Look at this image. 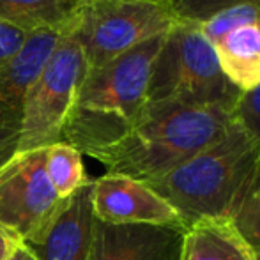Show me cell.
Returning a JSON list of instances; mask_svg holds the SVG:
<instances>
[{
    "label": "cell",
    "instance_id": "cell-1",
    "mask_svg": "<svg viewBox=\"0 0 260 260\" xmlns=\"http://www.w3.org/2000/svg\"><path fill=\"white\" fill-rule=\"evenodd\" d=\"M258 182L260 144L236 117L214 144L145 184L177 211L186 230L204 219H234Z\"/></svg>",
    "mask_w": 260,
    "mask_h": 260
},
{
    "label": "cell",
    "instance_id": "cell-2",
    "mask_svg": "<svg viewBox=\"0 0 260 260\" xmlns=\"http://www.w3.org/2000/svg\"><path fill=\"white\" fill-rule=\"evenodd\" d=\"M234 120L236 113L221 108L147 103L127 129L87 156L103 163L106 174L151 182L214 144Z\"/></svg>",
    "mask_w": 260,
    "mask_h": 260
},
{
    "label": "cell",
    "instance_id": "cell-3",
    "mask_svg": "<svg viewBox=\"0 0 260 260\" xmlns=\"http://www.w3.org/2000/svg\"><path fill=\"white\" fill-rule=\"evenodd\" d=\"M163 36L122 53L108 64L87 69L66 122L62 142L87 154L117 138L140 117L147 105V89Z\"/></svg>",
    "mask_w": 260,
    "mask_h": 260
},
{
    "label": "cell",
    "instance_id": "cell-4",
    "mask_svg": "<svg viewBox=\"0 0 260 260\" xmlns=\"http://www.w3.org/2000/svg\"><path fill=\"white\" fill-rule=\"evenodd\" d=\"M243 96L223 75L214 46L199 23L175 21L152 62L147 103L221 108L236 113Z\"/></svg>",
    "mask_w": 260,
    "mask_h": 260
},
{
    "label": "cell",
    "instance_id": "cell-5",
    "mask_svg": "<svg viewBox=\"0 0 260 260\" xmlns=\"http://www.w3.org/2000/svg\"><path fill=\"white\" fill-rule=\"evenodd\" d=\"M165 4L151 0H82L66 38L80 46L87 69L108 64L175 23Z\"/></svg>",
    "mask_w": 260,
    "mask_h": 260
},
{
    "label": "cell",
    "instance_id": "cell-6",
    "mask_svg": "<svg viewBox=\"0 0 260 260\" xmlns=\"http://www.w3.org/2000/svg\"><path fill=\"white\" fill-rule=\"evenodd\" d=\"M85 73L87 64L80 46L60 36L27 92L16 152L46 149L62 142L66 122Z\"/></svg>",
    "mask_w": 260,
    "mask_h": 260
},
{
    "label": "cell",
    "instance_id": "cell-7",
    "mask_svg": "<svg viewBox=\"0 0 260 260\" xmlns=\"http://www.w3.org/2000/svg\"><path fill=\"white\" fill-rule=\"evenodd\" d=\"M46 149L16 152L0 167V225L36 248L58 218L68 199L55 193L46 175Z\"/></svg>",
    "mask_w": 260,
    "mask_h": 260
},
{
    "label": "cell",
    "instance_id": "cell-8",
    "mask_svg": "<svg viewBox=\"0 0 260 260\" xmlns=\"http://www.w3.org/2000/svg\"><path fill=\"white\" fill-rule=\"evenodd\" d=\"M200 30L214 46L223 75L241 90L260 83V9L237 6L200 23Z\"/></svg>",
    "mask_w": 260,
    "mask_h": 260
},
{
    "label": "cell",
    "instance_id": "cell-9",
    "mask_svg": "<svg viewBox=\"0 0 260 260\" xmlns=\"http://www.w3.org/2000/svg\"><path fill=\"white\" fill-rule=\"evenodd\" d=\"M58 38L48 30L28 34L20 52L0 68V167L16 154L27 92Z\"/></svg>",
    "mask_w": 260,
    "mask_h": 260
},
{
    "label": "cell",
    "instance_id": "cell-10",
    "mask_svg": "<svg viewBox=\"0 0 260 260\" xmlns=\"http://www.w3.org/2000/svg\"><path fill=\"white\" fill-rule=\"evenodd\" d=\"M92 209L100 221L112 225H157L182 229L177 211L149 184L119 174L92 181Z\"/></svg>",
    "mask_w": 260,
    "mask_h": 260
},
{
    "label": "cell",
    "instance_id": "cell-11",
    "mask_svg": "<svg viewBox=\"0 0 260 260\" xmlns=\"http://www.w3.org/2000/svg\"><path fill=\"white\" fill-rule=\"evenodd\" d=\"M182 229L94 219L89 260H179Z\"/></svg>",
    "mask_w": 260,
    "mask_h": 260
},
{
    "label": "cell",
    "instance_id": "cell-12",
    "mask_svg": "<svg viewBox=\"0 0 260 260\" xmlns=\"http://www.w3.org/2000/svg\"><path fill=\"white\" fill-rule=\"evenodd\" d=\"M92 181L89 179L75 195L69 197L43 241L32 248L38 260H89L96 219L92 209Z\"/></svg>",
    "mask_w": 260,
    "mask_h": 260
},
{
    "label": "cell",
    "instance_id": "cell-13",
    "mask_svg": "<svg viewBox=\"0 0 260 260\" xmlns=\"http://www.w3.org/2000/svg\"><path fill=\"white\" fill-rule=\"evenodd\" d=\"M179 260H257L234 219H204L182 234Z\"/></svg>",
    "mask_w": 260,
    "mask_h": 260
},
{
    "label": "cell",
    "instance_id": "cell-14",
    "mask_svg": "<svg viewBox=\"0 0 260 260\" xmlns=\"http://www.w3.org/2000/svg\"><path fill=\"white\" fill-rule=\"evenodd\" d=\"M82 0H0V21L25 34L48 30L64 36Z\"/></svg>",
    "mask_w": 260,
    "mask_h": 260
},
{
    "label": "cell",
    "instance_id": "cell-15",
    "mask_svg": "<svg viewBox=\"0 0 260 260\" xmlns=\"http://www.w3.org/2000/svg\"><path fill=\"white\" fill-rule=\"evenodd\" d=\"M82 156V152L68 142H57L46 147V175L60 199L73 197L80 186L89 181Z\"/></svg>",
    "mask_w": 260,
    "mask_h": 260
},
{
    "label": "cell",
    "instance_id": "cell-16",
    "mask_svg": "<svg viewBox=\"0 0 260 260\" xmlns=\"http://www.w3.org/2000/svg\"><path fill=\"white\" fill-rule=\"evenodd\" d=\"M237 6H253L260 9V0H168V9L175 20L199 25L214 14Z\"/></svg>",
    "mask_w": 260,
    "mask_h": 260
},
{
    "label": "cell",
    "instance_id": "cell-17",
    "mask_svg": "<svg viewBox=\"0 0 260 260\" xmlns=\"http://www.w3.org/2000/svg\"><path fill=\"white\" fill-rule=\"evenodd\" d=\"M234 225L241 232L253 253L260 257V193L248 197L239 212L234 218Z\"/></svg>",
    "mask_w": 260,
    "mask_h": 260
},
{
    "label": "cell",
    "instance_id": "cell-18",
    "mask_svg": "<svg viewBox=\"0 0 260 260\" xmlns=\"http://www.w3.org/2000/svg\"><path fill=\"white\" fill-rule=\"evenodd\" d=\"M236 117L260 144V83L241 96Z\"/></svg>",
    "mask_w": 260,
    "mask_h": 260
},
{
    "label": "cell",
    "instance_id": "cell-19",
    "mask_svg": "<svg viewBox=\"0 0 260 260\" xmlns=\"http://www.w3.org/2000/svg\"><path fill=\"white\" fill-rule=\"evenodd\" d=\"M27 36L23 30L0 21V68L6 66L11 58L21 50V46L27 41Z\"/></svg>",
    "mask_w": 260,
    "mask_h": 260
},
{
    "label": "cell",
    "instance_id": "cell-20",
    "mask_svg": "<svg viewBox=\"0 0 260 260\" xmlns=\"http://www.w3.org/2000/svg\"><path fill=\"white\" fill-rule=\"evenodd\" d=\"M23 241L20 239L16 232H13L7 226L0 225V260H7L13 255V251L16 250Z\"/></svg>",
    "mask_w": 260,
    "mask_h": 260
},
{
    "label": "cell",
    "instance_id": "cell-21",
    "mask_svg": "<svg viewBox=\"0 0 260 260\" xmlns=\"http://www.w3.org/2000/svg\"><path fill=\"white\" fill-rule=\"evenodd\" d=\"M7 260H38V255L34 253L32 248H28L25 243H21Z\"/></svg>",
    "mask_w": 260,
    "mask_h": 260
},
{
    "label": "cell",
    "instance_id": "cell-22",
    "mask_svg": "<svg viewBox=\"0 0 260 260\" xmlns=\"http://www.w3.org/2000/svg\"><path fill=\"white\" fill-rule=\"evenodd\" d=\"M151 2H157V4H165V6H168V0H151Z\"/></svg>",
    "mask_w": 260,
    "mask_h": 260
},
{
    "label": "cell",
    "instance_id": "cell-23",
    "mask_svg": "<svg viewBox=\"0 0 260 260\" xmlns=\"http://www.w3.org/2000/svg\"><path fill=\"white\" fill-rule=\"evenodd\" d=\"M257 193H260V182H258V188H257Z\"/></svg>",
    "mask_w": 260,
    "mask_h": 260
},
{
    "label": "cell",
    "instance_id": "cell-24",
    "mask_svg": "<svg viewBox=\"0 0 260 260\" xmlns=\"http://www.w3.org/2000/svg\"><path fill=\"white\" fill-rule=\"evenodd\" d=\"M257 260H260V257H257Z\"/></svg>",
    "mask_w": 260,
    "mask_h": 260
}]
</instances>
